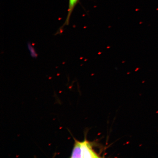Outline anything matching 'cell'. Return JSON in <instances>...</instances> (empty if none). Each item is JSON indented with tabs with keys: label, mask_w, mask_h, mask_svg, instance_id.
Listing matches in <instances>:
<instances>
[{
	"label": "cell",
	"mask_w": 158,
	"mask_h": 158,
	"mask_svg": "<svg viewBox=\"0 0 158 158\" xmlns=\"http://www.w3.org/2000/svg\"><path fill=\"white\" fill-rule=\"evenodd\" d=\"M74 143L71 158H96L100 157L94 151L93 143L88 141L86 137L82 141L74 137Z\"/></svg>",
	"instance_id": "1"
},
{
	"label": "cell",
	"mask_w": 158,
	"mask_h": 158,
	"mask_svg": "<svg viewBox=\"0 0 158 158\" xmlns=\"http://www.w3.org/2000/svg\"><path fill=\"white\" fill-rule=\"evenodd\" d=\"M79 1H80V0H69L68 13L66 21H65L64 24L59 29L58 31H57L56 34H59V33L62 32L63 28H64L65 26L69 25L71 15L72 14L75 7Z\"/></svg>",
	"instance_id": "2"
}]
</instances>
